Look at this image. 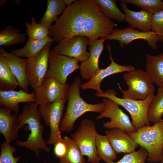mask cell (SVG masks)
Segmentation results:
<instances>
[{
  "mask_svg": "<svg viewBox=\"0 0 163 163\" xmlns=\"http://www.w3.org/2000/svg\"><path fill=\"white\" fill-rule=\"evenodd\" d=\"M66 7L63 0H48L46 11L38 23L49 30L53 22H56L58 16L62 14Z\"/></svg>",
  "mask_w": 163,
  "mask_h": 163,
  "instance_id": "cb8c5ba5",
  "label": "cell"
},
{
  "mask_svg": "<svg viewBox=\"0 0 163 163\" xmlns=\"http://www.w3.org/2000/svg\"><path fill=\"white\" fill-rule=\"evenodd\" d=\"M106 40V37L90 40L88 45L90 53L89 57L80 65V73L83 79L90 81L99 69V58L104 49V43Z\"/></svg>",
  "mask_w": 163,
  "mask_h": 163,
  "instance_id": "e0dca14e",
  "label": "cell"
},
{
  "mask_svg": "<svg viewBox=\"0 0 163 163\" xmlns=\"http://www.w3.org/2000/svg\"><path fill=\"white\" fill-rule=\"evenodd\" d=\"M76 0H63L66 7L72 5Z\"/></svg>",
  "mask_w": 163,
  "mask_h": 163,
  "instance_id": "74e56055",
  "label": "cell"
},
{
  "mask_svg": "<svg viewBox=\"0 0 163 163\" xmlns=\"http://www.w3.org/2000/svg\"><path fill=\"white\" fill-rule=\"evenodd\" d=\"M12 111L0 106V133L4 137L5 142L9 144L19 137L16 128L18 113L11 114Z\"/></svg>",
  "mask_w": 163,
  "mask_h": 163,
  "instance_id": "7402d4cb",
  "label": "cell"
},
{
  "mask_svg": "<svg viewBox=\"0 0 163 163\" xmlns=\"http://www.w3.org/2000/svg\"><path fill=\"white\" fill-rule=\"evenodd\" d=\"M152 31L156 33L160 41L163 40V10L152 14L151 20Z\"/></svg>",
  "mask_w": 163,
  "mask_h": 163,
  "instance_id": "d590c367",
  "label": "cell"
},
{
  "mask_svg": "<svg viewBox=\"0 0 163 163\" xmlns=\"http://www.w3.org/2000/svg\"><path fill=\"white\" fill-rule=\"evenodd\" d=\"M96 146L97 155L100 160L106 163L113 162L117 156L110 142L105 135L97 133Z\"/></svg>",
  "mask_w": 163,
  "mask_h": 163,
  "instance_id": "4316f807",
  "label": "cell"
},
{
  "mask_svg": "<svg viewBox=\"0 0 163 163\" xmlns=\"http://www.w3.org/2000/svg\"><path fill=\"white\" fill-rule=\"evenodd\" d=\"M70 85L62 84L53 78H45L42 85L34 90L35 103L39 106L67 98Z\"/></svg>",
  "mask_w": 163,
  "mask_h": 163,
  "instance_id": "4fadbf2b",
  "label": "cell"
},
{
  "mask_svg": "<svg viewBox=\"0 0 163 163\" xmlns=\"http://www.w3.org/2000/svg\"><path fill=\"white\" fill-rule=\"evenodd\" d=\"M161 163H163V149H162V157L161 161Z\"/></svg>",
  "mask_w": 163,
  "mask_h": 163,
  "instance_id": "ab89813d",
  "label": "cell"
},
{
  "mask_svg": "<svg viewBox=\"0 0 163 163\" xmlns=\"http://www.w3.org/2000/svg\"><path fill=\"white\" fill-rule=\"evenodd\" d=\"M162 42H163V41H162Z\"/></svg>",
  "mask_w": 163,
  "mask_h": 163,
  "instance_id": "7bdbcfd3",
  "label": "cell"
},
{
  "mask_svg": "<svg viewBox=\"0 0 163 163\" xmlns=\"http://www.w3.org/2000/svg\"><path fill=\"white\" fill-rule=\"evenodd\" d=\"M81 82L82 79L77 77L69 86L68 91L67 106L60 123L61 132H71L74 128L75 121L85 113L92 112L100 113L105 110V105L103 102L90 104L82 98L80 92Z\"/></svg>",
  "mask_w": 163,
  "mask_h": 163,
  "instance_id": "3957f363",
  "label": "cell"
},
{
  "mask_svg": "<svg viewBox=\"0 0 163 163\" xmlns=\"http://www.w3.org/2000/svg\"><path fill=\"white\" fill-rule=\"evenodd\" d=\"M54 145L53 152L55 155L59 159L63 158L67 151V146L63 138Z\"/></svg>",
  "mask_w": 163,
  "mask_h": 163,
  "instance_id": "8d00e7d4",
  "label": "cell"
},
{
  "mask_svg": "<svg viewBox=\"0 0 163 163\" xmlns=\"http://www.w3.org/2000/svg\"><path fill=\"white\" fill-rule=\"evenodd\" d=\"M31 23L27 22L25 24L26 27V34L29 38L40 40L44 39L48 36L49 30L37 23L34 17L31 18Z\"/></svg>",
  "mask_w": 163,
  "mask_h": 163,
  "instance_id": "d6a6232c",
  "label": "cell"
},
{
  "mask_svg": "<svg viewBox=\"0 0 163 163\" xmlns=\"http://www.w3.org/2000/svg\"><path fill=\"white\" fill-rule=\"evenodd\" d=\"M146 72L154 84L163 87V53L156 56L146 54Z\"/></svg>",
  "mask_w": 163,
  "mask_h": 163,
  "instance_id": "603a6c76",
  "label": "cell"
},
{
  "mask_svg": "<svg viewBox=\"0 0 163 163\" xmlns=\"http://www.w3.org/2000/svg\"><path fill=\"white\" fill-rule=\"evenodd\" d=\"M53 43L47 44L37 56L27 58L28 80L29 85L34 90L41 85L46 78L50 46Z\"/></svg>",
  "mask_w": 163,
  "mask_h": 163,
  "instance_id": "8fae6325",
  "label": "cell"
},
{
  "mask_svg": "<svg viewBox=\"0 0 163 163\" xmlns=\"http://www.w3.org/2000/svg\"><path fill=\"white\" fill-rule=\"evenodd\" d=\"M7 0H0V6L1 7L3 6L6 4L7 2Z\"/></svg>",
  "mask_w": 163,
  "mask_h": 163,
  "instance_id": "f35d334b",
  "label": "cell"
},
{
  "mask_svg": "<svg viewBox=\"0 0 163 163\" xmlns=\"http://www.w3.org/2000/svg\"><path fill=\"white\" fill-rule=\"evenodd\" d=\"M78 62L75 59L61 54L50 50L49 66L46 78H53L62 84H66L69 75L79 69Z\"/></svg>",
  "mask_w": 163,
  "mask_h": 163,
  "instance_id": "30bf717a",
  "label": "cell"
},
{
  "mask_svg": "<svg viewBox=\"0 0 163 163\" xmlns=\"http://www.w3.org/2000/svg\"><path fill=\"white\" fill-rule=\"evenodd\" d=\"M38 106L35 102L23 106L22 113L18 116L17 129L18 131L24 128L25 130L30 131V133L26 141H16L18 146L34 152L37 157L40 155V150L48 153L50 151L43 137L44 127L40 123L42 117Z\"/></svg>",
  "mask_w": 163,
  "mask_h": 163,
  "instance_id": "6da1fadb",
  "label": "cell"
},
{
  "mask_svg": "<svg viewBox=\"0 0 163 163\" xmlns=\"http://www.w3.org/2000/svg\"><path fill=\"white\" fill-rule=\"evenodd\" d=\"M35 101L34 91L29 93L21 88L18 91L0 90V106L9 109L14 113H18V111L20 103L29 104L34 103Z\"/></svg>",
  "mask_w": 163,
  "mask_h": 163,
  "instance_id": "ffe728a7",
  "label": "cell"
},
{
  "mask_svg": "<svg viewBox=\"0 0 163 163\" xmlns=\"http://www.w3.org/2000/svg\"><path fill=\"white\" fill-rule=\"evenodd\" d=\"M90 39L83 36H76L62 39L52 50L59 54L76 59L82 62L88 59L90 53L87 50Z\"/></svg>",
  "mask_w": 163,
  "mask_h": 163,
  "instance_id": "5bb4252c",
  "label": "cell"
},
{
  "mask_svg": "<svg viewBox=\"0 0 163 163\" xmlns=\"http://www.w3.org/2000/svg\"><path fill=\"white\" fill-rule=\"evenodd\" d=\"M67 98L46 105L38 106L44 123L50 129V134L46 142L47 144L54 145L61 140L60 125L65 109V103Z\"/></svg>",
  "mask_w": 163,
  "mask_h": 163,
  "instance_id": "9c48e42d",
  "label": "cell"
},
{
  "mask_svg": "<svg viewBox=\"0 0 163 163\" xmlns=\"http://www.w3.org/2000/svg\"><path fill=\"white\" fill-rule=\"evenodd\" d=\"M115 91L109 89L103 93L96 92L95 96L110 99L124 107L130 114L132 123L137 130L146 126H150L148 117L149 107L155 95L153 94L142 100L120 98Z\"/></svg>",
  "mask_w": 163,
  "mask_h": 163,
  "instance_id": "5b68a950",
  "label": "cell"
},
{
  "mask_svg": "<svg viewBox=\"0 0 163 163\" xmlns=\"http://www.w3.org/2000/svg\"><path fill=\"white\" fill-rule=\"evenodd\" d=\"M94 1L104 16L108 19L119 22L125 21L126 15L117 7L116 0Z\"/></svg>",
  "mask_w": 163,
  "mask_h": 163,
  "instance_id": "484cf974",
  "label": "cell"
},
{
  "mask_svg": "<svg viewBox=\"0 0 163 163\" xmlns=\"http://www.w3.org/2000/svg\"><path fill=\"white\" fill-rule=\"evenodd\" d=\"M107 40L119 41L120 46L123 47L124 45L127 46L132 41L137 39L145 40L153 50L157 48V43L160 41L158 34L153 31L144 32L129 27L125 29L114 30L111 34L106 37Z\"/></svg>",
  "mask_w": 163,
  "mask_h": 163,
  "instance_id": "9a60e30c",
  "label": "cell"
},
{
  "mask_svg": "<svg viewBox=\"0 0 163 163\" xmlns=\"http://www.w3.org/2000/svg\"><path fill=\"white\" fill-rule=\"evenodd\" d=\"M19 86L18 81L2 58L0 56V90H14Z\"/></svg>",
  "mask_w": 163,
  "mask_h": 163,
  "instance_id": "f1b7e54d",
  "label": "cell"
},
{
  "mask_svg": "<svg viewBox=\"0 0 163 163\" xmlns=\"http://www.w3.org/2000/svg\"><path fill=\"white\" fill-rule=\"evenodd\" d=\"M120 1L126 4L134 5L152 14L163 10V1L161 0H121Z\"/></svg>",
  "mask_w": 163,
  "mask_h": 163,
  "instance_id": "1f68e13d",
  "label": "cell"
},
{
  "mask_svg": "<svg viewBox=\"0 0 163 163\" xmlns=\"http://www.w3.org/2000/svg\"><path fill=\"white\" fill-rule=\"evenodd\" d=\"M148 152L144 148L141 147L137 151H134L125 155L119 161L109 163H145Z\"/></svg>",
  "mask_w": 163,
  "mask_h": 163,
  "instance_id": "836d02e7",
  "label": "cell"
},
{
  "mask_svg": "<svg viewBox=\"0 0 163 163\" xmlns=\"http://www.w3.org/2000/svg\"><path fill=\"white\" fill-rule=\"evenodd\" d=\"M127 133L141 147L147 151V160L149 162H161L163 149V118L152 126H146L135 132Z\"/></svg>",
  "mask_w": 163,
  "mask_h": 163,
  "instance_id": "277c9868",
  "label": "cell"
},
{
  "mask_svg": "<svg viewBox=\"0 0 163 163\" xmlns=\"http://www.w3.org/2000/svg\"><path fill=\"white\" fill-rule=\"evenodd\" d=\"M0 56L4 59L17 80L19 86L29 93V85L27 74V59L8 53L2 47H0Z\"/></svg>",
  "mask_w": 163,
  "mask_h": 163,
  "instance_id": "ac0fdd59",
  "label": "cell"
},
{
  "mask_svg": "<svg viewBox=\"0 0 163 163\" xmlns=\"http://www.w3.org/2000/svg\"><path fill=\"white\" fill-rule=\"evenodd\" d=\"M163 115V87H159L157 94L149 105L148 113L149 121L154 124L160 122Z\"/></svg>",
  "mask_w": 163,
  "mask_h": 163,
  "instance_id": "f546056e",
  "label": "cell"
},
{
  "mask_svg": "<svg viewBox=\"0 0 163 163\" xmlns=\"http://www.w3.org/2000/svg\"><path fill=\"white\" fill-rule=\"evenodd\" d=\"M26 33H21L20 30L9 25L0 31V46H10L22 43L26 40Z\"/></svg>",
  "mask_w": 163,
  "mask_h": 163,
  "instance_id": "83f0119b",
  "label": "cell"
},
{
  "mask_svg": "<svg viewBox=\"0 0 163 163\" xmlns=\"http://www.w3.org/2000/svg\"><path fill=\"white\" fill-rule=\"evenodd\" d=\"M107 48L109 54L110 63L106 69H98L90 81L81 85L80 88L82 89H92L96 90L97 93H103L104 92L101 89V84L105 78L113 74L125 72H128L135 69L133 66H122L116 63L113 59L111 47L108 44L107 45Z\"/></svg>",
  "mask_w": 163,
  "mask_h": 163,
  "instance_id": "2e32d148",
  "label": "cell"
},
{
  "mask_svg": "<svg viewBox=\"0 0 163 163\" xmlns=\"http://www.w3.org/2000/svg\"><path fill=\"white\" fill-rule=\"evenodd\" d=\"M16 151L14 146L6 142H3L1 146L0 163H18L19 156L15 157L14 154Z\"/></svg>",
  "mask_w": 163,
  "mask_h": 163,
  "instance_id": "e575fe53",
  "label": "cell"
},
{
  "mask_svg": "<svg viewBox=\"0 0 163 163\" xmlns=\"http://www.w3.org/2000/svg\"><path fill=\"white\" fill-rule=\"evenodd\" d=\"M42 163H47V162H44Z\"/></svg>",
  "mask_w": 163,
  "mask_h": 163,
  "instance_id": "b9f144b4",
  "label": "cell"
},
{
  "mask_svg": "<svg viewBox=\"0 0 163 163\" xmlns=\"http://www.w3.org/2000/svg\"><path fill=\"white\" fill-rule=\"evenodd\" d=\"M96 131L94 122L87 118L83 119L71 139L83 155L88 158L87 162L100 163L96 146Z\"/></svg>",
  "mask_w": 163,
  "mask_h": 163,
  "instance_id": "ba28073f",
  "label": "cell"
},
{
  "mask_svg": "<svg viewBox=\"0 0 163 163\" xmlns=\"http://www.w3.org/2000/svg\"><path fill=\"white\" fill-rule=\"evenodd\" d=\"M124 81L128 87L126 91L122 89L118 83L123 98L142 100L154 94V83L147 72L139 69L127 72L123 75Z\"/></svg>",
  "mask_w": 163,
  "mask_h": 163,
  "instance_id": "52a82bcc",
  "label": "cell"
},
{
  "mask_svg": "<svg viewBox=\"0 0 163 163\" xmlns=\"http://www.w3.org/2000/svg\"><path fill=\"white\" fill-rule=\"evenodd\" d=\"M55 40L48 36L41 40L29 38L25 45L21 48L10 51V53L20 57L27 58L37 56L48 43Z\"/></svg>",
  "mask_w": 163,
  "mask_h": 163,
  "instance_id": "d4e9b609",
  "label": "cell"
},
{
  "mask_svg": "<svg viewBox=\"0 0 163 163\" xmlns=\"http://www.w3.org/2000/svg\"><path fill=\"white\" fill-rule=\"evenodd\" d=\"M105 133L116 154L131 153L139 146L127 133L119 129L113 128L105 131Z\"/></svg>",
  "mask_w": 163,
  "mask_h": 163,
  "instance_id": "d6986e66",
  "label": "cell"
},
{
  "mask_svg": "<svg viewBox=\"0 0 163 163\" xmlns=\"http://www.w3.org/2000/svg\"><path fill=\"white\" fill-rule=\"evenodd\" d=\"M89 0H76L67 6L49 30L48 36L59 42L62 39L82 36Z\"/></svg>",
  "mask_w": 163,
  "mask_h": 163,
  "instance_id": "7a4b0ae2",
  "label": "cell"
},
{
  "mask_svg": "<svg viewBox=\"0 0 163 163\" xmlns=\"http://www.w3.org/2000/svg\"><path fill=\"white\" fill-rule=\"evenodd\" d=\"M15 2L16 4H18L20 3V0H16L15 1Z\"/></svg>",
  "mask_w": 163,
  "mask_h": 163,
  "instance_id": "60d3db41",
  "label": "cell"
},
{
  "mask_svg": "<svg viewBox=\"0 0 163 163\" xmlns=\"http://www.w3.org/2000/svg\"><path fill=\"white\" fill-rule=\"evenodd\" d=\"M105 105L104 111L96 117V120L108 118L110 121L104 123V127L108 129L117 128L127 133L135 132L129 117L119 107V105L113 100L105 98L103 100Z\"/></svg>",
  "mask_w": 163,
  "mask_h": 163,
  "instance_id": "7c38bea8",
  "label": "cell"
},
{
  "mask_svg": "<svg viewBox=\"0 0 163 163\" xmlns=\"http://www.w3.org/2000/svg\"><path fill=\"white\" fill-rule=\"evenodd\" d=\"M116 25L106 17L94 0H89L87 17L82 36L90 40L106 37L110 35Z\"/></svg>",
  "mask_w": 163,
  "mask_h": 163,
  "instance_id": "8992f818",
  "label": "cell"
},
{
  "mask_svg": "<svg viewBox=\"0 0 163 163\" xmlns=\"http://www.w3.org/2000/svg\"><path fill=\"white\" fill-rule=\"evenodd\" d=\"M67 146L66 155L59 159V163H86L81 151L72 139L67 136L63 137Z\"/></svg>",
  "mask_w": 163,
  "mask_h": 163,
  "instance_id": "4dcf8cb0",
  "label": "cell"
},
{
  "mask_svg": "<svg viewBox=\"0 0 163 163\" xmlns=\"http://www.w3.org/2000/svg\"><path fill=\"white\" fill-rule=\"evenodd\" d=\"M120 5L126 15L125 21L131 27L144 32L151 31L152 14L143 9L137 11L131 10L128 8L126 4L121 2Z\"/></svg>",
  "mask_w": 163,
  "mask_h": 163,
  "instance_id": "44dd1931",
  "label": "cell"
}]
</instances>
